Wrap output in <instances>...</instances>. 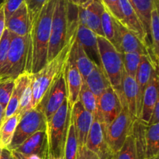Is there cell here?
Returning a JSON list of instances; mask_svg holds the SVG:
<instances>
[{
	"label": "cell",
	"instance_id": "obj_43",
	"mask_svg": "<svg viewBox=\"0 0 159 159\" xmlns=\"http://www.w3.org/2000/svg\"><path fill=\"white\" fill-rule=\"evenodd\" d=\"M155 124H159V101L155 104L148 125H153Z\"/></svg>",
	"mask_w": 159,
	"mask_h": 159
},
{
	"label": "cell",
	"instance_id": "obj_46",
	"mask_svg": "<svg viewBox=\"0 0 159 159\" xmlns=\"http://www.w3.org/2000/svg\"><path fill=\"white\" fill-rule=\"evenodd\" d=\"M87 1H89V0H68V2L71 3V4L77 6H82V5H83L84 3L86 2Z\"/></svg>",
	"mask_w": 159,
	"mask_h": 159
},
{
	"label": "cell",
	"instance_id": "obj_32",
	"mask_svg": "<svg viewBox=\"0 0 159 159\" xmlns=\"http://www.w3.org/2000/svg\"><path fill=\"white\" fill-rule=\"evenodd\" d=\"M78 149H79V142L76 137L74 125L70 120L65 151H64V159H75Z\"/></svg>",
	"mask_w": 159,
	"mask_h": 159
},
{
	"label": "cell",
	"instance_id": "obj_29",
	"mask_svg": "<svg viewBox=\"0 0 159 159\" xmlns=\"http://www.w3.org/2000/svg\"><path fill=\"white\" fill-rule=\"evenodd\" d=\"M116 22L117 20L113 18L105 9L102 12V18H101V27L103 33V37L109 40L118 51L119 43H118V30Z\"/></svg>",
	"mask_w": 159,
	"mask_h": 159
},
{
	"label": "cell",
	"instance_id": "obj_36",
	"mask_svg": "<svg viewBox=\"0 0 159 159\" xmlns=\"http://www.w3.org/2000/svg\"><path fill=\"white\" fill-rule=\"evenodd\" d=\"M15 79L0 78V105L7 106L14 87Z\"/></svg>",
	"mask_w": 159,
	"mask_h": 159
},
{
	"label": "cell",
	"instance_id": "obj_14",
	"mask_svg": "<svg viewBox=\"0 0 159 159\" xmlns=\"http://www.w3.org/2000/svg\"><path fill=\"white\" fill-rule=\"evenodd\" d=\"M65 74L67 87V100L68 107L71 109L73 105L79 101L82 78L70 52L65 65Z\"/></svg>",
	"mask_w": 159,
	"mask_h": 159
},
{
	"label": "cell",
	"instance_id": "obj_47",
	"mask_svg": "<svg viewBox=\"0 0 159 159\" xmlns=\"http://www.w3.org/2000/svg\"><path fill=\"white\" fill-rule=\"evenodd\" d=\"M4 113H5V107L0 105V125H1L2 122L3 121V118H4Z\"/></svg>",
	"mask_w": 159,
	"mask_h": 159
},
{
	"label": "cell",
	"instance_id": "obj_7",
	"mask_svg": "<svg viewBox=\"0 0 159 159\" xmlns=\"http://www.w3.org/2000/svg\"><path fill=\"white\" fill-rule=\"evenodd\" d=\"M46 127L47 119L41 110L37 108L26 110L22 114L8 149L15 150L34 134L46 130Z\"/></svg>",
	"mask_w": 159,
	"mask_h": 159
},
{
	"label": "cell",
	"instance_id": "obj_22",
	"mask_svg": "<svg viewBox=\"0 0 159 159\" xmlns=\"http://www.w3.org/2000/svg\"><path fill=\"white\" fill-rule=\"evenodd\" d=\"M120 93L121 102L127 107L129 113L134 119H137V85L135 78L129 75L125 71H123L121 79V89L117 91Z\"/></svg>",
	"mask_w": 159,
	"mask_h": 159
},
{
	"label": "cell",
	"instance_id": "obj_2",
	"mask_svg": "<svg viewBox=\"0 0 159 159\" xmlns=\"http://www.w3.org/2000/svg\"><path fill=\"white\" fill-rule=\"evenodd\" d=\"M74 41L67 43L60 53L48 61L40 71L31 74V100L29 110L37 107L48 89L62 71Z\"/></svg>",
	"mask_w": 159,
	"mask_h": 159
},
{
	"label": "cell",
	"instance_id": "obj_17",
	"mask_svg": "<svg viewBox=\"0 0 159 159\" xmlns=\"http://www.w3.org/2000/svg\"><path fill=\"white\" fill-rule=\"evenodd\" d=\"M154 70L155 69H154L153 65H152V63L148 56H141V62H140L136 75H135V81H136L137 85V119H139L140 117L144 90H145L146 87H147L148 84L150 81Z\"/></svg>",
	"mask_w": 159,
	"mask_h": 159
},
{
	"label": "cell",
	"instance_id": "obj_38",
	"mask_svg": "<svg viewBox=\"0 0 159 159\" xmlns=\"http://www.w3.org/2000/svg\"><path fill=\"white\" fill-rule=\"evenodd\" d=\"M106 10L117 21L122 23L123 16L120 7V0H100Z\"/></svg>",
	"mask_w": 159,
	"mask_h": 159
},
{
	"label": "cell",
	"instance_id": "obj_30",
	"mask_svg": "<svg viewBox=\"0 0 159 159\" xmlns=\"http://www.w3.org/2000/svg\"><path fill=\"white\" fill-rule=\"evenodd\" d=\"M146 159L158 157L159 124L146 127Z\"/></svg>",
	"mask_w": 159,
	"mask_h": 159
},
{
	"label": "cell",
	"instance_id": "obj_33",
	"mask_svg": "<svg viewBox=\"0 0 159 159\" xmlns=\"http://www.w3.org/2000/svg\"><path fill=\"white\" fill-rule=\"evenodd\" d=\"M79 100L87 111L94 115L96 111V98L84 81L81 86Z\"/></svg>",
	"mask_w": 159,
	"mask_h": 159
},
{
	"label": "cell",
	"instance_id": "obj_45",
	"mask_svg": "<svg viewBox=\"0 0 159 159\" xmlns=\"http://www.w3.org/2000/svg\"><path fill=\"white\" fill-rule=\"evenodd\" d=\"M0 159H15L11 151L8 148H0Z\"/></svg>",
	"mask_w": 159,
	"mask_h": 159
},
{
	"label": "cell",
	"instance_id": "obj_12",
	"mask_svg": "<svg viewBox=\"0 0 159 159\" xmlns=\"http://www.w3.org/2000/svg\"><path fill=\"white\" fill-rule=\"evenodd\" d=\"M85 147L96 154L99 159H112L114 155L112 154L106 141L104 127L95 115L87 137Z\"/></svg>",
	"mask_w": 159,
	"mask_h": 159
},
{
	"label": "cell",
	"instance_id": "obj_51",
	"mask_svg": "<svg viewBox=\"0 0 159 159\" xmlns=\"http://www.w3.org/2000/svg\"><path fill=\"white\" fill-rule=\"evenodd\" d=\"M112 159H113V158H112Z\"/></svg>",
	"mask_w": 159,
	"mask_h": 159
},
{
	"label": "cell",
	"instance_id": "obj_11",
	"mask_svg": "<svg viewBox=\"0 0 159 159\" xmlns=\"http://www.w3.org/2000/svg\"><path fill=\"white\" fill-rule=\"evenodd\" d=\"M105 8L100 0H89L78 6L79 23L91 30L97 36L103 37L101 27V18Z\"/></svg>",
	"mask_w": 159,
	"mask_h": 159
},
{
	"label": "cell",
	"instance_id": "obj_18",
	"mask_svg": "<svg viewBox=\"0 0 159 159\" xmlns=\"http://www.w3.org/2000/svg\"><path fill=\"white\" fill-rule=\"evenodd\" d=\"M158 99V70H154L150 81L144 90L142 107L139 120L148 125L152 113Z\"/></svg>",
	"mask_w": 159,
	"mask_h": 159
},
{
	"label": "cell",
	"instance_id": "obj_34",
	"mask_svg": "<svg viewBox=\"0 0 159 159\" xmlns=\"http://www.w3.org/2000/svg\"><path fill=\"white\" fill-rule=\"evenodd\" d=\"M113 159H140L132 133L127 137L122 148L114 155Z\"/></svg>",
	"mask_w": 159,
	"mask_h": 159
},
{
	"label": "cell",
	"instance_id": "obj_5",
	"mask_svg": "<svg viewBox=\"0 0 159 159\" xmlns=\"http://www.w3.org/2000/svg\"><path fill=\"white\" fill-rule=\"evenodd\" d=\"M101 67L108 78L111 86L116 91L121 89V79L124 71L122 54L103 37H97Z\"/></svg>",
	"mask_w": 159,
	"mask_h": 159
},
{
	"label": "cell",
	"instance_id": "obj_42",
	"mask_svg": "<svg viewBox=\"0 0 159 159\" xmlns=\"http://www.w3.org/2000/svg\"><path fill=\"white\" fill-rule=\"evenodd\" d=\"M11 152L15 159H45L38 155H25L16 151H11Z\"/></svg>",
	"mask_w": 159,
	"mask_h": 159
},
{
	"label": "cell",
	"instance_id": "obj_6",
	"mask_svg": "<svg viewBox=\"0 0 159 159\" xmlns=\"http://www.w3.org/2000/svg\"><path fill=\"white\" fill-rule=\"evenodd\" d=\"M29 49V34L19 37L11 34V41L6 64L0 78L16 79L26 71Z\"/></svg>",
	"mask_w": 159,
	"mask_h": 159
},
{
	"label": "cell",
	"instance_id": "obj_1",
	"mask_svg": "<svg viewBox=\"0 0 159 159\" xmlns=\"http://www.w3.org/2000/svg\"><path fill=\"white\" fill-rule=\"evenodd\" d=\"M55 0H48L30 24L26 71L35 74L48 63V50Z\"/></svg>",
	"mask_w": 159,
	"mask_h": 159
},
{
	"label": "cell",
	"instance_id": "obj_15",
	"mask_svg": "<svg viewBox=\"0 0 159 159\" xmlns=\"http://www.w3.org/2000/svg\"><path fill=\"white\" fill-rule=\"evenodd\" d=\"M30 84L31 74L26 72V71L22 73L15 79L12 95H11L10 99L5 109L3 120L8 119L11 116L15 114L16 112H18L22 99L28 89L30 87Z\"/></svg>",
	"mask_w": 159,
	"mask_h": 159
},
{
	"label": "cell",
	"instance_id": "obj_8",
	"mask_svg": "<svg viewBox=\"0 0 159 159\" xmlns=\"http://www.w3.org/2000/svg\"><path fill=\"white\" fill-rule=\"evenodd\" d=\"M122 111L108 126L104 127L106 141L113 155L122 148L127 137L132 133L134 122L136 119L129 113L127 107L122 103Z\"/></svg>",
	"mask_w": 159,
	"mask_h": 159
},
{
	"label": "cell",
	"instance_id": "obj_49",
	"mask_svg": "<svg viewBox=\"0 0 159 159\" xmlns=\"http://www.w3.org/2000/svg\"><path fill=\"white\" fill-rule=\"evenodd\" d=\"M151 159H158V157H156V158H151Z\"/></svg>",
	"mask_w": 159,
	"mask_h": 159
},
{
	"label": "cell",
	"instance_id": "obj_21",
	"mask_svg": "<svg viewBox=\"0 0 159 159\" xmlns=\"http://www.w3.org/2000/svg\"><path fill=\"white\" fill-rule=\"evenodd\" d=\"M97 37L93 31L79 23L76 33V40L80 43L93 63L101 67Z\"/></svg>",
	"mask_w": 159,
	"mask_h": 159
},
{
	"label": "cell",
	"instance_id": "obj_48",
	"mask_svg": "<svg viewBox=\"0 0 159 159\" xmlns=\"http://www.w3.org/2000/svg\"><path fill=\"white\" fill-rule=\"evenodd\" d=\"M4 2H5V0H0V6H2L3 3H4Z\"/></svg>",
	"mask_w": 159,
	"mask_h": 159
},
{
	"label": "cell",
	"instance_id": "obj_28",
	"mask_svg": "<svg viewBox=\"0 0 159 159\" xmlns=\"http://www.w3.org/2000/svg\"><path fill=\"white\" fill-rule=\"evenodd\" d=\"M22 114L21 112L18 111L2 122L0 125V148H8Z\"/></svg>",
	"mask_w": 159,
	"mask_h": 159
},
{
	"label": "cell",
	"instance_id": "obj_35",
	"mask_svg": "<svg viewBox=\"0 0 159 159\" xmlns=\"http://www.w3.org/2000/svg\"><path fill=\"white\" fill-rule=\"evenodd\" d=\"M141 54L138 53H124L122 54L124 69L129 75L135 78L141 59Z\"/></svg>",
	"mask_w": 159,
	"mask_h": 159
},
{
	"label": "cell",
	"instance_id": "obj_3",
	"mask_svg": "<svg viewBox=\"0 0 159 159\" xmlns=\"http://www.w3.org/2000/svg\"><path fill=\"white\" fill-rule=\"evenodd\" d=\"M71 120V109L65 99L55 113L47 120V159L64 158L68 125Z\"/></svg>",
	"mask_w": 159,
	"mask_h": 159
},
{
	"label": "cell",
	"instance_id": "obj_40",
	"mask_svg": "<svg viewBox=\"0 0 159 159\" xmlns=\"http://www.w3.org/2000/svg\"><path fill=\"white\" fill-rule=\"evenodd\" d=\"M23 3H24V0H5L3 3V9L6 20H8Z\"/></svg>",
	"mask_w": 159,
	"mask_h": 159
},
{
	"label": "cell",
	"instance_id": "obj_9",
	"mask_svg": "<svg viewBox=\"0 0 159 159\" xmlns=\"http://www.w3.org/2000/svg\"><path fill=\"white\" fill-rule=\"evenodd\" d=\"M66 99L67 87L64 67L60 74L45 93L42 100L35 108L41 110L48 120L57 112Z\"/></svg>",
	"mask_w": 159,
	"mask_h": 159
},
{
	"label": "cell",
	"instance_id": "obj_44",
	"mask_svg": "<svg viewBox=\"0 0 159 159\" xmlns=\"http://www.w3.org/2000/svg\"><path fill=\"white\" fill-rule=\"evenodd\" d=\"M6 30V18H5L3 5L0 6V40Z\"/></svg>",
	"mask_w": 159,
	"mask_h": 159
},
{
	"label": "cell",
	"instance_id": "obj_4",
	"mask_svg": "<svg viewBox=\"0 0 159 159\" xmlns=\"http://www.w3.org/2000/svg\"><path fill=\"white\" fill-rule=\"evenodd\" d=\"M68 0H55L48 50V62L68 43Z\"/></svg>",
	"mask_w": 159,
	"mask_h": 159
},
{
	"label": "cell",
	"instance_id": "obj_41",
	"mask_svg": "<svg viewBox=\"0 0 159 159\" xmlns=\"http://www.w3.org/2000/svg\"><path fill=\"white\" fill-rule=\"evenodd\" d=\"M75 159H99V157L89 150L85 146L79 147L78 149V153Z\"/></svg>",
	"mask_w": 159,
	"mask_h": 159
},
{
	"label": "cell",
	"instance_id": "obj_26",
	"mask_svg": "<svg viewBox=\"0 0 159 159\" xmlns=\"http://www.w3.org/2000/svg\"><path fill=\"white\" fill-rule=\"evenodd\" d=\"M92 93L97 99L107 88L111 86L108 78L106 75L102 67L95 64L94 68L84 81Z\"/></svg>",
	"mask_w": 159,
	"mask_h": 159
},
{
	"label": "cell",
	"instance_id": "obj_24",
	"mask_svg": "<svg viewBox=\"0 0 159 159\" xmlns=\"http://www.w3.org/2000/svg\"><path fill=\"white\" fill-rule=\"evenodd\" d=\"M129 2L134 9L138 18L141 20L147 36L148 56L151 57L150 44V20L151 13L155 5H159V0H128Z\"/></svg>",
	"mask_w": 159,
	"mask_h": 159
},
{
	"label": "cell",
	"instance_id": "obj_16",
	"mask_svg": "<svg viewBox=\"0 0 159 159\" xmlns=\"http://www.w3.org/2000/svg\"><path fill=\"white\" fill-rule=\"evenodd\" d=\"M117 23L118 30V43H119V52L124 53L135 52L141 55L148 56L147 46L130 30H129L125 26Z\"/></svg>",
	"mask_w": 159,
	"mask_h": 159
},
{
	"label": "cell",
	"instance_id": "obj_31",
	"mask_svg": "<svg viewBox=\"0 0 159 159\" xmlns=\"http://www.w3.org/2000/svg\"><path fill=\"white\" fill-rule=\"evenodd\" d=\"M146 124L139 119H136L132 128V135L140 159H146Z\"/></svg>",
	"mask_w": 159,
	"mask_h": 159
},
{
	"label": "cell",
	"instance_id": "obj_37",
	"mask_svg": "<svg viewBox=\"0 0 159 159\" xmlns=\"http://www.w3.org/2000/svg\"><path fill=\"white\" fill-rule=\"evenodd\" d=\"M10 41L11 34L6 29L3 33L1 40H0V73L6 64V59H7Z\"/></svg>",
	"mask_w": 159,
	"mask_h": 159
},
{
	"label": "cell",
	"instance_id": "obj_10",
	"mask_svg": "<svg viewBox=\"0 0 159 159\" xmlns=\"http://www.w3.org/2000/svg\"><path fill=\"white\" fill-rule=\"evenodd\" d=\"M122 109L120 93L110 86L96 99V111L94 115L105 127L119 116Z\"/></svg>",
	"mask_w": 159,
	"mask_h": 159
},
{
	"label": "cell",
	"instance_id": "obj_13",
	"mask_svg": "<svg viewBox=\"0 0 159 159\" xmlns=\"http://www.w3.org/2000/svg\"><path fill=\"white\" fill-rule=\"evenodd\" d=\"M71 120L74 125L79 148L85 146L93 120V114L87 111L80 101H77L71 109Z\"/></svg>",
	"mask_w": 159,
	"mask_h": 159
},
{
	"label": "cell",
	"instance_id": "obj_27",
	"mask_svg": "<svg viewBox=\"0 0 159 159\" xmlns=\"http://www.w3.org/2000/svg\"><path fill=\"white\" fill-rule=\"evenodd\" d=\"M70 54L74 58L76 67L82 78V81H85L87 76L94 68L95 63H93V61L89 57V56L85 52L80 43L76 40V39L71 46Z\"/></svg>",
	"mask_w": 159,
	"mask_h": 159
},
{
	"label": "cell",
	"instance_id": "obj_50",
	"mask_svg": "<svg viewBox=\"0 0 159 159\" xmlns=\"http://www.w3.org/2000/svg\"><path fill=\"white\" fill-rule=\"evenodd\" d=\"M57 159H64V158H57Z\"/></svg>",
	"mask_w": 159,
	"mask_h": 159
},
{
	"label": "cell",
	"instance_id": "obj_20",
	"mask_svg": "<svg viewBox=\"0 0 159 159\" xmlns=\"http://www.w3.org/2000/svg\"><path fill=\"white\" fill-rule=\"evenodd\" d=\"M6 29L10 34L19 37H24L29 34L30 20L25 2L6 20Z\"/></svg>",
	"mask_w": 159,
	"mask_h": 159
},
{
	"label": "cell",
	"instance_id": "obj_19",
	"mask_svg": "<svg viewBox=\"0 0 159 159\" xmlns=\"http://www.w3.org/2000/svg\"><path fill=\"white\" fill-rule=\"evenodd\" d=\"M120 7L123 16L122 24L125 26L129 30L133 32L147 46L148 52L147 36L144 32L142 23L138 18L134 9H133L128 0H120Z\"/></svg>",
	"mask_w": 159,
	"mask_h": 159
},
{
	"label": "cell",
	"instance_id": "obj_25",
	"mask_svg": "<svg viewBox=\"0 0 159 159\" xmlns=\"http://www.w3.org/2000/svg\"><path fill=\"white\" fill-rule=\"evenodd\" d=\"M158 6L155 5L151 13L150 20V60L155 70H158L159 55V14Z\"/></svg>",
	"mask_w": 159,
	"mask_h": 159
},
{
	"label": "cell",
	"instance_id": "obj_23",
	"mask_svg": "<svg viewBox=\"0 0 159 159\" xmlns=\"http://www.w3.org/2000/svg\"><path fill=\"white\" fill-rule=\"evenodd\" d=\"M13 151L25 155H38L47 159L48 141L46 130L36 132Z\"/></svg>",
	"mask_w": 159,
	"mask_h": 159
},
{
	"label": "cell",
	"instance_id": "obj_39",
	"mask_svg": "<svg viewBox=\"0 0 159 159\" xmlns=\"http://www.w3.org/2000/svg\"><path fill=\"white\" fill-rule=\"evenodd\" d=\"M48 0H24V2L27 8L28 13H29L30 24L34 19L37 16L42 7L44 6Z\"/></svg>",
	"mask_w": 159,
	"mask_h": 159
}]
</instances>
